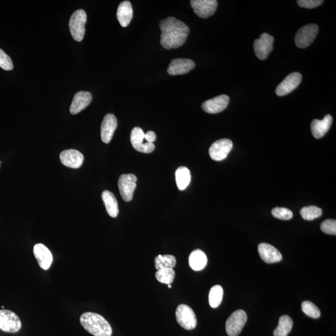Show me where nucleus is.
Instances as JSON below:
<instances>
[{"mask_svg": "<svg viewBox=\"0 0 336 336\" xmlns=\"http://www.w3.org/2000/svg\"><path fill=\"white\" fill-rule=\"evenodd\" d=\"M321 229L324 233L329 235H336V220L327 219L321 223Z\"/></svg>", "mask_w": 336, "mask_h": 336, "instance_id": "473e14b6", "label": "nucleus"}, {"mask_svg": "<svg viewBox=\"0 0 336 336\" xmlns=\"http://www.w3.org/2000/svg\"><path fill=\"white\" fill-rule=\"evenodd\" d=\"M177 322L182 328L186 330H193L197 326V319L192 308L185 305L178 306L176 311Z\"/></svg>", "mask_w": 336, "mask_h": 336, "instance_id": "423d86ee", "label": "nucleus"}, {"mask_svg": "<svg viewBox=\"0 0 336 336\" xmlns=\"http://www.w3.org/2000/svg\"><path fill=\"white\" fill-rule=\"evenodd\" d=\"M293 322L288 315L279 318L278 325L273 332L274 336H288L293 328Z\"/></svg>", "mask_w": 336, "mask_h": 336, "instance_id": "a878e982", "label": "nucleus"}, {"mask_svg": "<svg viewBox=\"0 0 336 336\" xmlns=\"http://www.w3.org/2000/svg\"><path fill=\"white\" fill-rule=\"evenodd\" d=\"M275 40L270 34L264 32L259 39H256L253 43V49L256 57L260 60H265L272 51Z\"/></svg>", "mask_w": 336, "mask_h": 336, "instance_id": "6e6552de", "label": "nucleus"}, {"mask_svg": "<svg viewBox=\"0 0 336 336\" xmlns=\"http://www.w3.org/2000/svg\"><path fill=\"white\" fill-rule=\"evenodd\" d=\"M102 198L109 216L114 218L117 217L119 213V209L116 197L114 194L110 191H104L102 193Z\"/></svg>", "mask_w": 336, "mask_h": 336, "instance_id": "b1692460", "label": "nucleus"}, {"mask_svg": "<svg viewBox=\"0 0 336 336\" xmlns=\"http://www.w3.org/2000/svg\"><path fill=\"white\" fill-rule=\"evenodd\" d=\"M247 315L241 309H238L229 316L226 324V332L229 336H237L240 334L247 323Z\"/></svg>", "mask_w": 336, "mask_h": 336, "instance_id": "20e7f679", "label": "nucleus"}, {"mask_svg": "<svg viewBox=\"0 0 336 336\" xmlns=\"http://www.w3.org/2000/svg\"><path fill=\"white\" fill-rule=\"evenodd\" d=\"M92 96L89 92L81 91L76 94L70 107V114L76 115L84 110L92 102Z\"/></svg>", "mask_w": 336, "mask_h": 336, "instance_id": "aec40b11", "label": "nucleus"}, {"mask_svg": "<svg viewBox=\"0 0 336 336\" xmlns=\"http://www.w3.org/2000/svg\"><path fill=\"white\" fill-rule=\"evenodd\" d=\"M144 133L140 127H135L132 129L130 135V141L133 147L137 151L150 153L154 151L155 146L154 143L144 142Z\"/></svg>", "mask_w": 336, "mask_h": 336, "instance_id": "f8f14e48", "label": "nucleus"}, {"mask_svg": "<svg viewBox=\"0 0 336 336\" xmlns=\"http://www.w3.org/2000/svg\"><path fill=\"white\" fill-rule=\"evenodd\" d=\"M195 67V63L189 59L178 58L173 60L168 67L167 72L171 76L183 75Z\"/></svg>", "mask_w": 336, "mask_h": 336, "instance_id": "dca6fc26", "label": "nucleus"}, {"mask_svg": "<svg viewBox=\"0 0 336 336\" xmlns=\"http://www.w3.org/2000/svg\"><path fill=\"white\" fill-rule=\"evenodd\" d=\"M132 6L129 1H124L121 3L117 9V17L120 24L123 28L129 25L133 17Z\"/></svg>", "mask_w": 336, "mask_h": 336, "instance_id": "4be33fe9", "label": "nucleus"}, {"mask_svg": "<svg viewBox=\"0 0 336 336\" xmlns=\"http://www.w3.org/2000/svg\"><path fill=\"white\" fill-rule=\"evenodd\" d=\"M0 67L5 70L13 69V64L10 56L0 49Z\"/></svg>", "mask_w": 336, "mask_h": 336, "instance_id": "72a5a7b5", "label": "nucleus"}, {"mask_svg": "<svg viewBox=\"0 0 336 336\" xmlns=\"http://www.w3.org/2000/svg\"><path fill=\"white\" fill-rule=\"evenodd\" d=\"M259 255L261 258L267 264H274L282 260V255L272 245L262 243L258 247Z\"/></svg>", "mask_w": 336, "mask_h": 336, "instance_id": "a211bd4d", "label": "nucleus"}, {"mask_svg": "<svg viewBox=\"0 0 336 336\" xmlns=\"http://www.w3.org/2000/svg\"><path fill=\"white\" fill-rule=\"evenodd\" d=\"M302 81V76L299 72H293L288 75L276 88V94L279 97L291 93L299 86Z\"/></svg>", "mask_w": 336, "mask_h": 336, "instance_id": "ddd939ff", "label": "nucleus"}, {"mask_svg": "<svg viewBox=\"0 0 336 336\" xmlns=\"http://www.w3.org/2000/svg\"><path fill=\"white\" fill-rule=\"evenodd\" d=\"M300 214L303 219L310 221L322 216L323 210L316 206H308L301 209Z\"/></svg>", "mask_w": 336, "mask_h": 336, "instance_id": "c85d7f7f", "label": "nucleus"}, {"mask_svg": "<svg viewBox=\"0 0 336 336\" xmlns=\"http://www.w3.org/2000/svg\"><path fill=\"white\" fill-rule=\"evenodd\" d=\"M223 295V288L220 285L214 286L209 294V305L212 308L219 307L222 303Z\"/></svg>", "mask_w": 336, "mask_h": 336, "instance_id": "cd10ccee", "label": "nucleus"}, {"mask_svg": "<svg viewBox=\"0 0 336 336\" xmlns=\"http://www.w3.org/2000/svg\"><path fill=\"white\" fill-rule=\"evenodd\" d=\"M156 136L155 132L148 131L144 134V139L146 140L147 142L153 143L156 140Z\"/></svg>", "mask_w": 336, "mask_h": 336, "instance_id": "c9c22d12", "label": "nucleus"}, {"mask_svg": "<svg viewBox=\"0 0 336 336\" xmlns=\"http://www.w3.org/2000/svg\"><path fill=\"white\" fill-rule=\"evenodd\" d=\"M22 328V322L14 312L10 310H0V329L8 333L18 332Z\"/></svg>", "mask_w": 336, "mask_h": 336, "instance_id": "0eeeda50", "label": "nucleus"}, {"mask_svg": "<svg viewBox=\"0 0 336 336\" xmlns=\"http://www.w3.org/2000/svg\"><path fill=\"white\" fill-rule=\"evenodd\" d=\"M60 158L62 164L73 169L80 167L84 160V155L78 150L73 149L62 152Z\"/></svg>", "mask_w": 336, "mask_h": 336, "instance_id": "2eb2a0df", "label": "nucleus"}, {"mask_svg": "<svg viewBox=\"0 0 336 336\" xmlns=\"http://www.w3.org/2000/svg\"><path fill=\"white\" fill-rule=\"evenodd\" d=\"M233 148V143L229 139H221L215 141L209 148V155L212 160L220 161L228 156Z\"/></svg>", "mask_w": 336, "mask_h": 336, "instance_id": "9b49d317", "label": "nucleus"}, {"mask_svg": "<svg viewBox=\"0 0 336 336\" xmlns=\"http://www.w3.org/2000/svg\"><path fill=\"white\" fill-rule=\"evenodd\" d=\"M319 31L316 24H309L303 26L297 31L294 42L297 48H306L313 42Z\"/></svg>", "mask_w": 336, "mask_h": 336, "instance_id": "39448f33", "label": "nucleus"}, {"mask_svg": "<svg viewBox=\"0 0 336 336\" xmlns=\"http://www.w3.org/2000/svg\"><path fill=\"white\" fill-rule=\"evenodd\" d=\"M190 266L194 271H200L206 267L208 264L207 256L201 250L197 249L191 252L189 257Z\"/></svg>", "mask_w": 336, "mask_h": 336, "instance_id": "5701e85b", "label": "nucleus"}, {"mask_svg": "<svg viewBox=\"0 0 336 336\" xmlns=\"http://www.w3.org/2000/svg\"><path fill=\"white\" fill-rule=\"evenodd\" d=\"M302 309L305 314L314 319H318L321 316L320 309L314 303L309 301H306L302 303Z\"/></svg>", "mask_w": 336, "mask_h": 336, "instance_id": "7c9ffc66", "label": "nucleus"}, {"mask_svg": "<svg viewBox=\"0 0 336 336\" xmlns=\"http://www.w3.org/2000/svg\"><path fill=\"white\" fill-rule=\"evenodd\" d=\"M137 178L133 174H125L121 175L118 185L120 193L123 200L130 201L134 196V191L137 187Z\"/></svg>", "mask_w": 336, "mask_h": 336, "instance_id": "1a4fd4ad", "label": "nucleus"}, {"mask_svg": "<svg viewBox=\"0 0 336 336\" xmlns=\"http://www.w3.org/2000/svg\"><path fill=\"white\" fill-rule=\"evenodd\" d=\"M33 252L40 267L44 270H48L52 263L53 257L48 247L43 244H38L35 245Z\"/></svg>", "mask_w": 336, "mask_h": 336, "instance_id": "6ab92c4d", "label": "nucleus"}, {"mask_svg": "<svg viewBox=\"0 0 336 336\" xmlns=\"http://www.w3.org/2000/svg\"><path fill=\"white\" fill-rule=\"evenodd\" d=\"M155 268L157 270L173 268L176 266V259L172 255H159L155 259Z\"/></svg>", "mask_w": 336, "mask_h": 336, "instance_id": "bb28decb", "label": "nucleus"}, {"mask_svg": "<svg viewBox=\"0 0 336 336\" xmlns=\"http://www.w3.org/2000/svg\"><path fill=\"white\" fill-rule=\"evenodd\" d=\"M81 325L94 336H111V326L104 317L95 312H87L81 315Z\"/></svg>", "mask_w": 336, "mask_h": 336, "instance_id": "f03ea898", "label": "nucleus"}, {"mask_svg": "<svg viewBox=\"0 0 336 336\" xmlns=\"http://www.w3.org/2000/svg\"><path fill=\"white\" fill-rule=\"evenodd\" d=\"M168 288H172V285H167Z\"/></svg>", "mask_w": 336, "mask_h": 336, "instance_id": "e433bc0d", "label": "nucleus"}, {"mask_svg": "<svg viewBox=\"0 0 336 336\" xmlns=\"http://www.w3.org/2000/svg\"><path fill=\"white\" fill-rule=\"evenodd\" d=\"M177 186L180 191H183L188 186L191 182V173L188 167L181 166L176 172Z\"/></svg>", "mask_w": 336, "mask_h": 336, "instance_id": "393cba45", "label": "nucleus"}, {"mask_svg": "<svg viewBox=\"0 0 336 336\" xmlns=\"http://www.w3.org/2000/svg\"><path fill=\"white\" fill-rule=\"evenodd\" d=\"M156 279L161 284L171 285L175 278V272L173 268H167L158 270L155 274Z\"/></svg>", "mask_w": 336, "mask_h": 336, "instance_id": "c756f323", "label": "nucleus"}, {"mask_svg": "<svg viewBox=\"0 0 336 336\" xmlns=\"http://www.w3.org/2000/svg\"><path fill=\"white\" fill-rule=\"evenodd\" d=\"M87 14L84 10H78L72 14L69 20V29L72 38L78 42L84 39Z\"/></svg>", "mask_w": 336, "mask_h": 336, "instance_id": "7ed1b4c3", "label": "nucleus"}, {"mask_svg": "<svg viewBox=\"0 0 336 336\" xmlns=\"http://www.w3.org/2000/svg\"><path fill=\"white\" fill-rule=\"evenodd\" d=\"M229 101L230 99L228 96L220 95L203 102L202 108L206 113L211 114L220 113L228 107Z\"/></svg>", "mask_w": 336, "mask_h": 336, "instance_id": "4468645a", "label": "nucleus"}, {"mask_svg": "<svg viewBox=\"0 0 336 336\" xmlns=\"http://www.w3.org/2000/svg\"><path fill=\"white\" fill-rule=\"evenodd\" d=\"M190 3L194 13L201 18L213 15L218 6L216 0H192Z\"/></svg>", "mask_w": 336, "mask_h": 336, "instance_id": "9d476101", "label": "nucleus"}, {"mask_svg": "<svg viewBox=\"0 0 336 336\" xmlns=\"http://www.w3.org/2000/svg\"><path fill=\"white\" fill-rule=\"evenodd\" d=\"M118 123L116 116L112 114L106 115L101 125V139L103 142L109 143L113 138Z\"/></svg>", "mask_w": 336, "mask_h": 336, "instance_id": "f3484780", "label": "nucleus"}, {"mask_svg": "<svg viewBox=\"0 0 336 336\" xmlns=\"http://www.w3.org/2000/svg\"><path fill=\"white\" fill-rule=\"evenodd\" d=\"M332 121V117L330 115H327L322 120H312L311 129L313 137L316 139L323 137L331 128Z\"/></svg>", "mask_w": 336, "mask_h": 336, "instance_id": "412c9836", "label": "nucleus"}, {"mask_svg": "<svg viewBox=\"0 0 336 336\" xmlns=\"http://www.w3.org/2000/svg\"><path fill=\"white\" fill-rule=\"evenodd\" d=\"M272 214L274 217L280 220H290L293 217L292 211L285 208H274L272 209Z\"/></svg>", "mask_w": 336, "mask_h": 336, "instance_id": "2f4dec72", "label": "nucleus"}, {"mask_svg": "<svg viewBox=\"0 0 336 336\" xmlns=\"http://www.w3.org/2000/svg\"><path fill=\"white\" fill-rule=\"evenodd\" d=\"M323 3V0H298L297 1V4L300 7L308 9L319 7Z\"/></svg>", "mask_w": 336, "mask_h": 336, "instance_id": "f704fd0d", "label": "nucleus"}, {"mask_svg": "<svg viewBox=\"0 0 336 336\" xmlns=\"http://www.w3.org/2000/svg\"><path fill=\"white\" fill-rule=\"evenodd\" d=\"M161 44L164 49L180 48L186 41L190 28L181 21L170 16L160 23Z\"/></svg>", "mask_w": 336, "mask_h": 336, "instance_id": "f257e3e1", "label": "nucleus"}]
</instances>
